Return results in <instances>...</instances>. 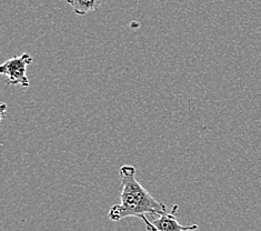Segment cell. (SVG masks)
<instances>
[{
	"label": "cell",
	"instance_id": "cell-1",
	"mask_svg": "<svg viewBox=\"0 0 261 231\" xmlns=\"http://www.w3.org/2000/svg\"><path fill=\"white\" fill-rule=\"evenodd\" d=\"M121 193L120 203L115 204L109 210V219L118 222L125 218L137 217L145 219L147 215L159 216L167 212L165 203L156 200L136 178L134 166L120 168Z\"/></svg>",
	"mask_w": 261,
	"mask_h": 231
},
{
	"label": "cell",
	"instance_id": "cell-2",
	"mask_svg": "<svg viewBox=\"0 0 261 231\" xmlns=\"http://www.w3.org/2000/svg\"><path fill=\"white\" fill-rule=\"evenodd\" d=\"M33 62V57L29 54H22L19 57H14L0 66V73L7 77V84L19 85L22 88H28L29 80L26 74L27 67Z\"/></svg>",
	"mask_w": 261,
	"mask_h": 231
},
{
	"label": "cell",
	"instance_id": "cell-3",
	"mask_svg": "<svg viewBox=\"0 0 261 231\" xmlns=\"http://www.w3.org/2000/svg\"><path fill=\"white\" fill-rule=\"evenodd\" d=\"M178 206H173L170 212H165L163 215L154 216L152 220L146 217L142 221L145 222L148 231H195L198 229L197 224L192 226H181L176 218Z\"/></svg>",
	"mask_w": 261,
	"mask_h": 231
},
{
	"label": "cell",
	"instance_id": "cell-4",
	"mask_svg": "<svg viewBox=\"0 0 261 231\" xmlns=\"http://www.w3.org/2000/svg\"><path fill=\"white\" fill-rule=\"evenodd\" d=\"M67 3L70 5L74 14L78 16H86L99 7L100 0H67Z\"/></svg>",
	"mask_w": 261,
	"mask_h": 231
}]
</instances>
